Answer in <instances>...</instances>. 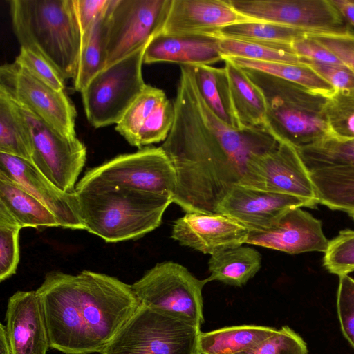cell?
Listing matches in <instances>:
<instances>
[{
	"label": "cell",
	"instance_id": "cell-2",
	"mask_svg": "<svg viewBox=\"0 0 354 354\" xmlns=\"http://www.w3.org/2000/svg\"><path fill=\"white\" fill-rule=\"evenodd\" d=\"M36 291L50 347L65 354L101 353L142 305L131 285L89 270L50 272Z\"/></svg>",
	"mask_w": 354,
	"mask_h": 354
},
{
	"label": "cell",
	"instance_id": "cell-13",
	"mask_svg": "<svg viewBox=\"0 0 354 354\" xmlns=\"http://www.w3.org/2000/svg\"><path fill=\"white\" fill-rule=\"evenodd\" d=\"M239 13L313 33L353 32L330 0H229Z\"/></svg>",
	"mask_w": 354,
	"mask_h": 354
},
{
	"label": "cell",
	"instance_id": "cell-17",
	"mask_svg": "<svg viewBox=\"0 0 354 354\" xmlns=\"http://www.w3.org/2000/svg\"><path fill=\"white\" fill-rule=\"evenodd\" d=\"M317 205L295 196L236 185L220 203L217 214L234 220L249 231L266 227L289 208Z\"/></svg>",
	"mask_w": 354,
	"mask_h": 354
},
{
	"label": "cell",
	"instance_id": "cell-9",
	"mask_svg": "<svg viewBox=\"0 0 354 354\" xmlns=\"http://www.w3.org/2000/svg\"><path fill=\"white\" fill-rule=\"evenodd\" d=\"M98 186L124 187L173 198L176 176L162 148L147 146L87 171L75 189Z\"/></svg>",
	"mask_w": 354,
	"mask_h": 354
},
{
	"label": "cell",
	"instance_id": "cell-34",
	"mask_svg": "<svg viewBox=\"0 0 354 354\" xmlns=\"http://www.w3.org/2000/svg\"><path fill=\"white\" fill-rule=\"evenodd\" d=\"M297 150L309 172L326 167L354 165V139L341 140L330 136Z\"/></svg>",
	"mask_w": 354,
	"mask_h": 354
},
{
	"label": "cell",
	"instance_id": "cell-3",
	"mask_svg": "<svg viewBox=\"0 0 354 354\" xmlns=\"http://www.w3.org/2000/svg\"><path fill=\"white\" fill-rule=\"evenodd\" d=\"M84 230L106 242L140 238L157 228L173 198L119 187L75 189Z\"/></svg>",
	"mask_w": 354,
	"mask_h": 354
},
{
	"label": "cell",
	"instance_id": "cell-19",
	"mask_svg": "<svg viewBox=\"0 0 354 354\" xmlns=\"http://www.w3.org/2000/svg\"><path fill=\"white\" fill-rule=\"evenodd\" d=\"M248 230L220 214L190 212L174 221L171 238L180 245L212 255L245 243Z\"/></svg>",
	"mask_w": 354,
	"mask_h": 354
},
{
	"label": "cell",
	"instance_id": "cell-45",
	"mask_svg": "<svg viewBox=\"0 0 354 354\" xmlns=\"http://www.w3.org/2000/svg\"><path fill=\"white\" fill-rule=\"evenodd\" d=\"M346 22L354 26V0H330Z\"/></svg>",
	"mask_w": 354,
	"mask_h": 354
},
{
	"label": "cell",
	"instance_id": "cell-25",
	"mask_svg": "<svg viewBox=\"0 0 354 354\" xmlns=\"http://www.w3.org/2000/svg\"><path fill=\"white\" fill-rule=\"evenodd\" d=\"M0 203L22 228L59 226L56 217L42 203L1 173Z\"/></svg>",
	"mask_w": 354,
	"mask_h": 354
},
{
	"label": "cell",
	"instance_id": "cell-5",
	"mask_svg": "<svg viewBox=\"0 0 354 354\" xmlns=\"http://www.w3.org/2000/svg\"><path fill=\"white\" fill-rule=\"evenodd\" d=\"M243 69L264 97L265 129L276 140L297 149L331 136L326 115L328 96L260 71Z\"/></svg>",
	"mask_w": 354,
	"mask_h": 354
},
{
	"label": "cell",
	"instance_id": "cell-15",
	"mask_svg": "<svg viewBox=\"0 0 354 354\" xmlns=\"http://www.w3.org/2000/svg\"><path fill=\"white\" fill-rule=\"evenodd\" d=\"M245 243L295 254L325 252L329 241L322 222L301 207H291L265 228L249 230Z\"/></svg>",
	"mask_w": 354,
	"mask_h": 354
},
{
	"label": "cell",
	"instance_id": "cell-11",
	"mask_svg": "<svg viewBox=\"0 0 354 354\" xmlns=\"http://www.w3.org/2000/svg\"><path fill=\"white\" fill-rule=\"evenodd\" d=\"M171 0H110L106 66L135 52L158 35Z\"/></svg>",
	"mask_w": 354,
	"mask_h": 354
},
{
	"label": "cell",
	"instance_id": "cell-18",
	"mask_svg": "<svg viewBox=\"0 0 354 354\" xmlns=\"http://www.w3.org/2000/svg\"><path fill=\"white\" fill-rule=\"evenodd\" d=\"M0 173L42 203L56 217L59 227L84 230L75 192L62 191L31 162L7 153H0Z\"/></svg>",
	"mask_w": 354,
	"mask_h": 354
},
{
	"label": "cell",
	"instance_id": "cell-39",
	"mask_svg": "<svg viewBox=\"0 0 354 354\" xmlns=\"http://www.w3.org/2000/svg\"><path fill=\"white\" fill-rule=\"evenodd\" d=\"M15 62L30 75L57 91L65 89V80L59 72L42 57L32 50L20 47Z\"/></svg>",
	"mask_w": 354,
	"mask_h": 354
},
{
	"label": "cell",
	"instance_id": "cell-40",
	"mask_svg": "<svg viewBox=\"0 0 354 354\" xmlns=\"http://www.w3.org/2000/svg\"><path fill=\"white\" fill-rule=\"evenodd\" d=\"M337 293V310L341 330L354 348V279L339 276Z\"/></svg>",
	"mask_w": 354,
	"mask_h": 354
},
{
	"label": "cell",
	"instance_id": "cell-10",
	"mask_svg": "<svg viewBox=\"0 0 354 354\" xmlns=\"http://www.w3.org/2000/svg\"><path fill=\"white\" fill-rule=\"evenodd\" d=\"M10 100L29 134L32 163L62 191L75 192L86 160L84 143L77 137L61 133L24 106Z\"/></svg>",
	"mask_w": 354,
	"mask_h": 354
},
{
	"label": "cell",
	"instance_id": "cell-43",
	"mask_svg": "<svg viewBox=\"0 0 354 354\" xmlns=\"http://www.w3.org/2000/svg\"><path fill=\"white\" fill-rule=\"evenodd\" d=\"M294 52L303 60L326 64L344 65L330 50L308 35L291 44Z\"/></svg>",
	"mask_w": 354,
	"mask_h": 354
},
{
	"label": "cell",
	"instance_id": "cell-46",
	"mask_svg": "<svg viewBox=\"0 0 354 354\" xmlns=\"http://www.w3.org/2000/svg\"><path fill=\"white\" fill-rule=\"evenodd\" d=\"M0 354H13L6 326L3 324L0 326Z\"/></svg>",
	"mask_w": 354,
	"mask_h": 354
},
{
	"label": "cell",
	"instance_id": "cell-44",
	"mask_svg": "<svg viewBox=\"0 0 354 354\" xmlns=\"http://www.w3.org/2000/svg\"><path fill=\"white\" fill-rule=\"evenodd\" d=\"M109 1L110 0H73L82 39L88 35L107 8Z\"/></svg>",
	"mask_w": 354,
	"mask_h": 354
},
{
	"label": "cell",
	"instance_id": "cell-24",
	"mask_svg": "<svg viewBox=\"0 0 354 354\" xmlns=\"http://www.w3.org/2000/svg\"><path fill=\"white\" fill-rule=\"evenodd\" d=\"M276 330L271 326L243 324L201 332L198 351L201 354H236L254 347Z\"/></svg>",
	"mask_w": 354,
	"mask_h": 354
},
{
	"label": "cell",
	"instance_id": "cell-14",
	"mask_svg": "<svg viewBox=\"0 0 354 354\" xmlns=\"http://www.w3.org/2000/svg\"><path fill=\"white\" fill-rule=\"evenodd\" d=\"M241 185L307 199L318 204L310 172L292 146L279 142L250 162Z\"/></svg>",
	"mask_w": 354,
	"mask_h": 354
},
{
	"label": "cell",
	"instance_id": "cell-16",
	"mask_svg": "<svg viewBox=\"0 0 354 354\" xmlns=\"http://www.w3.org/2000/svg\"><path fill=\"white\" fill-rule=\"evenodd\" d=\"M174 102L165 91L146 84L116 124L115 130L132 146L142 148L164 142L174 120Z\"/></svg>",
	"mask_w": 354,
	"mask_h": 354
},
{
	"label": "cell",
	"instance_id": "cell-47",
	"mask_svg": "<svg viewBox=\"0 0 354 354\" xmlns=\"http://www.w3.org/2000/svg\"><path fill=\"white\" fill-rule=\"evenodd\" d=\"M348 214H349V216H350L351 218H353V220H354V212H351V213H349Z\"/></svg>",
	"mask_w": 354,
	"mask_h": 354
},
{
	"label": "cell",
	"instance_id": "cell-20",
	"mask_svg": "<svg viewBox=\"0 0 354 354\" xmlns=\"http://www.w3.org/2000/svg\"><path fill=\"white\" fill-rule=\"evenodd\" d=\"M6 321L13 354H46L50 348L49 337L36 290L14 293L8 301Z\"/></svg>",
	"mask_w": 354,
	"mask_h": 354
},
{
	"label": "cell",
	"instance_id": "cell-42",
	"mask_svg": "<svg viewBox=\"0 0 354 354\" xmlns=\"http://www.w3.org/2000/svg\"><path fill=\"white\" fill-rule=\"evenodd\" d=\"M303 64L330 84L335 90L354 92V73L345 65L326 64L303 60Z\"/></svg>",
	"mask_w": 354,
	"mask_h": 354
},
{
	"label": "cell",
	"instance_id": "cell-22",
	"mask_svg": "<svg viewBox=\"0 0 354 354\" xmlns=\"http://www.w3.org/2000/svg\"><path fill=\"white\" fill-rule=\"evenodd\" d=\"M219 41L210 35L158 33L148 43L143 62L211 65L223 61Z\"/></svg>",
	"mask_w": 354,
	"mask_h": 354
},
{
	"label": "cell",
	"instance_id": "cell-6",
	"mask_svg": "<svg viewBox=\"0 0 354 354\" xmlns=\"http://www.w3.org/2000/svg\"><path fill=\"white\" fill-rule=\"evenodd\" d=\"M201 326L141 305L100 354H197Z\"/></svg>",
	"mask_w": 354,
	"mask_h": 354
},
{
	"label": "cell",
	"instance_id": "cell-33",
	"mask_svg": "<svg viewBox=\"0 0 354 354\" xmlns=\"http://www.w3.org/2000/svg\"><path fill=\"white\" fill-rule=\"evenodd\" d=\"M0 153L32 161V146L27 129L12 101L2 93H0Z\"/></svg>",
	"mask_w": 354,
	"mask_h": 354
},
{
	"label": "cell",
	"instance_id": "cell-27",
	"mask_svg": "<svg viewBox=\"0 0 354 354\" xmlns=\"http://www.w3.org/2000/svg\"><path fill=\"white\" fill-rule=\"evenodd\" d=\"M319 203L348 214L354 212V165L310 171Z\"/></svg>",
	"mask_w": 354,
	"mask_h": 354
},
{
	"label": "cell",
	"instance_id": "cell-30",
	"mask_svg": "<svg viewBox=\"0 0 354 354\" xmlns=\"http://www.w3.org/2000/svg\"><path fill=\"white\" fill-rule=\"evenodd\" d=\"M219 38L223 57L243 58L265 62L304 64L293 50L291 44Z\"/></svg>",
	"mask_w": 354,
	"mask_h": 354
},
{
	"label": "cell",
	"instance_id": "cell-35",
	"mask_svg": "<svg viewBox=\"0 0 354 354\" xmlns=\"http://www.w3.org/2000/svg\"><path fill=\"white\" fill-rule=\"evenodd\" d=\"M326 115L331 137L354 139V92L335 90L327 97Z\"/></svg>",
	"mask_w": 354,
	"mask_h": 354
},
{
	"label": "cell",
	"instance_id": "cell-21",
	"mask_svg": "<svg viewBox=\"0 0 354 354\" xmlns=\"http://www.w3.org/2000/svg\"><path fill=\"white\" fill-rule=\"evenodd\" d=\"M252 19L237 12L229 0H171L159 33L213 35L227 26Z\"/></svg>",
	"mask_w": 354,
	"mask_h": 354
},
{
	"label": "cell",
	"instance_id": "cell-31",
	"mask_svg": "<svg viewBox=\"0 0 354 354\" xmlns=\"http://www.w3.org/2000/svg\"><path fill=\"white\" fill-rule=\"evenodd\" d=\"M313 33L269 21L250 20L223 28L214 36L241 40L292 44Z\"/></svg>",
	"mask_w": 354,
	"mask_h": 354
},
{
	"label": "cell",
	"instance_id": "cell-37",
	"mask_svg": "<svg viewBox=\"0 0 354 354\" xmlns=\"http://www.w3.org/2000/svg\"><path fill=\"white\" fill-rule=\"evenodd\" d=\"M323 265L339 277L354 272V230H344L329 241Z\"/></svg>",
	"mask_w": 354,
	"mask_h": 354
},
{
	"label": "cell",
	"instance_id": "cell-36",
	"mask_svg": "<svg viewBox=\"0 0 354 354\" xmlns=\"http://www.w3.org/2000/svg\"><path fill=\"white\" fill-rule=\"evenodd\" d=\"M22 227L0 203V281L15 274L19 261V232Z\"/></svg>",
	"mask_w": 354,
	"mask_h": 354
},
{
	"label": "cell",
	"instance_id": "cell-1",
	"mask_svg": "<svg viewBox=\"0 0 354 354\" xmlns=\"http://www.w3.org/2000/svg\"><path fill=\"white\" fill-rule=\"evenodd\" d=\"M173 102L174 123L160 146L176 172L173 203L185 213L217 214L231 189L242 185L251 160L279 141L263 128L236 129L218 118L189 66H180Z\"/></svg>",
	"mask_w": 354,
	"mask_h": 354
},
{
	"label": "cell",
	"instance_id": "cell-26",
	"mask_svg": "<svg viewBox=\"0 0 354 354\" xmlns=\"http://www.w3.org/2000/svg\"><path fill=\"white\" fill-rule=\"evenodd\" d=\"M261 255L253 248L240 245L216 252L208 261L209 281L241 287L260 270Z\"/></svg>",
	"mask_w": 354,
	"mask_h": 354
},
{
	"label": "cell",
	"instance_id": "cell-7",
	"mask_svg": "<svg viewBox=\"0 0 354 354\" xmlns=\"http://www.w3.org/2000/svg\"><path fill=\"white\" fill-rule=\"evenodd\" d=\"M148 43L106 66L81 92L86 118L95 128L118 124L145 88L142 66Z\"/></svg>",
	"mask_w": 354,
	"mask_h": 354
},
{
	"label": "cell",
	"instance_id": "cell-4",
	"mask_svg": "<svg viewBox=\"0 0 354 354\" xmlns=\"http://www.w3.org/2000/svg\"><path fill=\"white\" fill-rule=\"evenodd\" d=\"M20 47L48 62L64 80L76 74L82 35L73 0H10Z\"/></svg>",
	"mask_w": 354,
	"mask_h": 354
},
{
	"label": "cell",
	"instance_id": "cell-38",
	"mask_svg": "<svg viewBox=\"0 0 354 354\" xmlns=\"http://www.w3.org/2000/svg\"><path fill=\"white\" fill-rule=\"evenodd\" d=\"M236 354H308V349L299 334L283 326L254 347Z\"/></svg>",
	"mask_w": 354,
	"mask_h": 354
},
{
	"label": "cell",
	"instance_id": "cell-28",
	"mask_svg": "<svg viewBox=\"0 0 354 354\" xmlns=\"http://www.w3.org/2000/svg\"><path fill=\"white\" fill-rule=\"evenodd\" d=\"M191 67L198 91L209 109L227 125L242 130L232 107L225 68L210 65Z\"/></svg>",
	"mask_w": 354,
	"mask_h": 354
},
{
	"label": "cell",
	"instance_id": "cell-48",
	"mask_svg": "<svg viewBox=\"0 0 354 354\" xmlns=\"http://www.w3.org/2000/svg\"><path fill=\"white\" fill-rule=\"evenodd\" d=\"M197 354H201V353H198Z\"/></svg>",
	"mask_w": 354,
	"mask_h": 354
},
{
	"label": "cell",
	"instance_id": "cell-29",
	"mask_svg": "<svg viewBox=\"0 0 354 354\" xmlns=\"http://www.w3.org/2000/svg\"><path fill=\"white\" fill-rule=\"evenodd\" d=\"M109 5L88 35L82 39L77 71L73 78L74 89L77 91L82 92L92 77L106 66Z\"/></svg>",
	"mask_w": 354,
	"mask_h": 354
},
{
	"label": "cell",
	"instance_id": "cell-41",
	"mask_svg": "<svg viewBox=\"0 0 354 354\" xmlns=\"http://www.w3.org/2000/svg\"><path fill=\"white\" fill-rule=\"evenodd\" d=\"M354 73V32L344 34L310 33L308 35Z\"/></svg>",
	"mask_w": 354,
	"mask_h": 354
},
{
	"label": "cell",
	"instance_id": "cell-32",
	"mask_svg": "<svg viewBox=\"0 0 354 354\" xmlns=\"http://www.w3.org/2000/svg\"><path fill=\"white\" fill-rule=\"evenodd\" d=\"M243 68L260 71L298 84L315 93L329 96L335 89L306 64L265 62L243 58L224 57Z\"/></svg>",
	"mask_w": 354,
	"mask_h": 354
},
{
	"label": "cell",
	"instance_id": "cell-12",
	"mask_svg": "<svg viewBox=\"0 0 354 354\" xmlns=\"http://www.w3.org/2000/svg\"><path fill=\"white\" fill-rule=\"evenodd\" d=\"M0 93L24 106L53 128L77 137V112L67 94L57 91L30 75L15 61L0 67Z\"/></svg>",
	"mask_w": 354,
	"mask_h": 354
},
{
	"label": "cell",
	"instance_id": "cell-8",
	"mask_svg": "<svg viewBox=\"0 0 354 354\" xmlns=\"http://www.w3.org/2000/svg\"><path fill=\"white\" fill-rule=\"evenodd\" d=\"M208 279H199L185 267L173 262L157 263L132 289L142 306L201 326L204 322L203 288Z\"/></svg>",
	"mask_w": 354,
	"mask_h": 354
},
{
	"label": "cell",
	"instance_id": "cell-23",
	"mask_svg": "<svg viewBox=\"0 0 354 354\" xmlns=\"http://www.w3.org/2000/svg\"><path fill=\"white\" fill-rule=\"evenodd\" d=\"M231 101L241 129L263 128L266 122L264 97L245 70L223 57Z\"/></svg>",
	"mask_w": 354,
	"mask_h": 354
}]
</instances>
